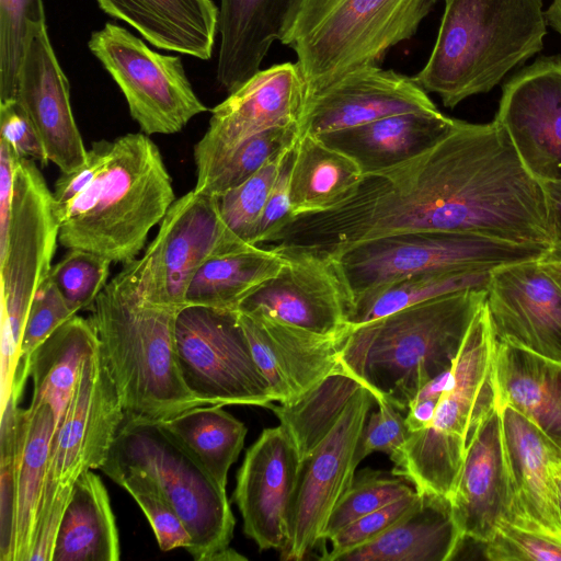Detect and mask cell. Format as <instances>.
<instances>
[{
    "mask_svg": "<svg viewBox=\"0 0 561 561\" xmlns=\"http://www.w3.org/2000/svg\"><path fill=\"white\" fill-rule=\"evenodd\" d=\"M447 231L525 244H552L546 192L504 128L458 121L417 159L366 175L335 206L295 217L272 240L283 254L334 259L389 234Z\"/></svg>",
    "mask_w": 561,
    "mask_h": 561,
    "instance_id": "6da1fadb",
    "label": "cell"
},
{
    "mask_svg": "<svg viewBox=\"0 0 561 561\" xmlns=\"http://www.w3.org/2000/svg\"><path fill=\"white\" fill-rule=\"evenodd\" d=\"M485 298L486 289L461 290L353 328L341 344L340 365L375 402L408 410L425 383L453 367Z\"/></svg>",
    "mask_w": 561,
    "mask_h": 561,
    "instance_id": "7a4b0ae2",
    "label": "cell"
},
{
    "mask_svg": "<svg viewBox=\"0 0 561 561\" xmlns=\"http://www.w3.org/2000/svg\"><path fill=\"white\" fill-rule=\"evenodd\" d=\"M171 175L157 145L144 133L110 141L90 185L57 208L58 242L112 263L137 259L148 233L175 201Z\"/></svg>",
    "mask_w": 561,
    "mask_h": 561,
    "instance_id": "3957f363",
    "label": "cell"
},
{
    "mask_svg": "<svg viewBox=\"0 0 561 561\" xmlns=\"http://www.w3.org/2000/svg\"><path fill=\"white\" fill-rule=\"evenodd\" d=\"M125 417L161 422L205 405L184 385L175 354L179 310L141 302L121 271L90 308Z\"/></svg>",
    "mask_w": 561,
    "mask_h": 561,
    "instance_id": "277c9868",
    "label": "cell"
},
{
    "mask_svg": "<svg viewBox=\"0 0 561 561\" xmlns=\"http://www.w3.org/2000/svg\"><path fill=\"white\" fill-rule=\"evenodd\" d=\"M546 26L541 0H445L430 58L413 79L453 108L539 53Z\"/></svg>",
    "mask_w": 561,
    "mask_h": 561,
    "instance_id": "5b68a950",
    "label": "cell"
},
{
    "mask_svg": "<svg viewBox=\"0 0 561 561\" xmlns=\"http://www.w3.org/2000/svg\"><path fill=\"white\" fill-rule=\"evenodd\" d=\"M496 345L484 301L467 332L431 424L409 433L391 459L393 474L409 481L419 494L451 499L471 443L500 403Z\"/></svg>",
    "mask_w": 561,
    "mask_h": 561,
    "instance_id": "8992f818",
    "label": "cell"
},
{
    "mask_svg": "<svg viewBox=\"0 0 561 561\" xmlns=\"http://www.w3.org/2000/svg\"><path fill=\"white\" fill-rule=\"evenodd\" d=\"M438 0H294L279 34L296 51L308 93L377 66L410 39Z\"/></svg>",
    "mask_w": 561,
    "mask_h": 561,
    "instance_id": "52a82bcc",
    "label": "cell"
},
{
    "mask_svg": "<svg viewBox=\"0 0 561 561\" xmlns=\"http://www.w3.org/2000/svg\"><path fill=\"white\" fill-rule=\"evenodd\" d=\"M104 463L157 481L191 535L194 560H247L230 547L236 520L226 489L158 422L125 417Z\"/></svg>",
    "mask_w": 561,
    "mask_h": 561,
    "instance_id": "ba28073f",
    "label": "cell"
},
{
    "mask_svg": "<svg viewBox=\"0 0 561 561\" xmlns=\"http://www.w3.org/2000/svg\"><path fill=\"white\" fill-rule=\"evenodd\" d=\"M58 234L53 192L33 160L21 158L9 227L0 237L2 400L12 391L26 318L50 273Z\"/></svg>",
    "mask_w": 561,
    "mask_h": 561,
    "instance_id": "9c48e42d",
    "label": "cell"
},
{
    "mask_svg": "<svg viewBox=\"0 0 561 561\" xmlns=\"http://www.w3.org/2000/svg\"><path fill=\"white\" fill-rule=\"evenodd\" d=\"M476 233L411 231L366 240L332 259L352 302L365 293L426 272L496 267L538 260L550 248Z\"/></svg>",
    "mask_w": 561,
    "mask_h": 561,
    "instance_id": "30bf717a",
    "label": "cell"
},
{
    "mask_svg": "<svg viewBox=\"0 0 561 561\" xmlns=\"http://www.w3.org/2000/svg\"><path fill=\"white\" fill-rule=\"evenodd\" d=\"M140 259L123 272L138 299L147 305L180 310L188 286L210 259L245 249L226 226L216 196L194 188L176 198Z\"/></svg>",
    "mask_w": 561,
    "mask_h": 561,
    "instance_id": "8fae6325",
    "label": "cell"
},
{
    "mask_svg": "<svg viewBox=\"0 0 561 561\" xmlns=\"http://www.w3.org/2000/svg\"><path fill=\"white\" fill-rule=\"evenodd\" d=\"M174 343L182 380L204 404L268 408L273 402L237 311L182 307L175 318Z\"/></svg>",
    "mask_w": 561,
    "mask_h": 561,
    "instance_id": "7c38bea8",
    "label": "cell"
},
{
    "mask_svg": "<svg viewBox=\"0 0 561 561\" xmlns=\"http://www.w3.org/2000/svg\"><path fill=\"white\" fill-rule=\"evenodd\" d=\"M88 47L121 89L144 134L179 133L208 111L194 92L181 57L152 50L125 27L105 23L91 34Z\"/></svg>",
    "mask_w": 561,
    "mask_h": 561,
    "instance_id": "4fadbf2b",
    "label": "cell"
},
{
    "mask_svg": "<svg viewBox=\"0 0 561 561\" xmlns=\"http://www.w3.org/2000/svg\"><path fill=\"white\" fill-rule=\"evenodd\" d=\"M374 401L371 392L360 388L333 430L301 460L283 560H302L323 541L332 512L353 483L357 443Z\"/></svg>",
    "mask_w": 561,
    "mask_h": 561,
    "instance_id": "5bb4252c",
    "label": "cell"
},
{
    "mask_svg": "<svg viewBox=\"0 0 561 561\" xmlns=\"http://www.w3.org/2000/svg\"><path fill=\"white\" fill-rule=\"evenodd\" d=\"M307 82L297 62L259 70L211 108L208 128L193 149L196 181L203 180L250 137L299 124Z\"/></svg>",
    "mask_w": 561,
    "mask_h": 561,
    "instance_id": "9a60e30c",
    "label": "cell"
},
{
    "mask_svg": "<svg viewBox=\"0 0 561 561\" xmlns=\"http://www.w3.org/2000/svg\"><path fill=\"white\" fill-rule=\"evenodd\" d=\"M125 420V412L100 342L83 362L73 392L56 424L47 477L73 483L102 467Z\"/></svg>",
    "mask_w": 561,
    "mask_h": 561,
    "instance_id": "2e32d148",
    "label": "cell"
},
{
    "mask_svg": "<svg viewBox=\"0 0 561 561\" xmlns=\"http://www.w3.org/2000/svg\"><path fill=\"white\" fill-rule=\"evenodd\" d=\"M282 255L279 271L251 290L236 311L261 313L319 334L347 333L352 298L334 261L306 253Z\"/></svg>",
    "mask_w": 561,
    "mask_h": 561,
    "instance_id": "e0dca14e",
    "label": "cell"
},
{
    "mask_svg": "<svg viewBox=\"0 0 561 561\" xmlns=\"http://www.w3.org/2000/svg\"><path fill=\"white\" fill-rule=\"evenodd\" d=\"M541 183L561 182V58L542 57L503 88L494 118Z\"/></svg>",
    "mask_w": 561,
    "mask_h": 561,
    "instance_id": "ac0fdd59",
    "label": "cell"
},
{
    "mask_svg": "<svg viewBox=\"0 0 561 561\" xmlns=\"http://www.w3.org/2000/svg\"><path fill=\"white\" fill-rule=\"evenodd\" d=\"M301 459L279 424L263 430L247 450L237 474L233 500L243 531L260 550L285 547Z\"/></svg>",
    "mask_w": 561,
    "mask_h": 561,
    "instance_id": "d6986e66",
    "label": "cell"
},
{
    "mask_svg": "<svg viewBox=\"0 0 561 561\" xmlns=\"http://www.w3.org/2000/svg\"><path fill=\"white\" fill-rule=\"evenodd\" d=\"M538 260L494 268L485 304L497 341L561 363V288Z\"/></svg>",
    "mask_w": 561,
    "mask_h": 561,
    "instance_id": "ffe728a7",
    "label": "cell"
},
{
    "mask_svg": "<svg viewBox=\"0 0 561 561\" xmlns=\"http://www.w3.org/2000/svg\"><path fill=\"white\" fill-rule=\"evenodd\" d=\"M435 111L436 105L413 78L365 66L307 93L299 133L300 137H317L396 114Z\"/></svg>",
    "mask_w": 561,
    "mask_h": 561,
    "instance_id": "44dd1931",
    "label": "cell"
},
{
    "mask_svg": "<svg viewBox=\"0 0 561 561\" xmlns=\"http://www.w3.org/2000/svg\"><path fill=\"white\" fill-rule=\"evenodd\" d=\"M237 314L272 401L293 404L329 375L343 371L339 352L347 333L319 334L261 313Z\"/></svg>",
    "mask_w": 561,
    "mask_h": 561,
    "instance_id": "7402d4cb",
    "label": "cell"
},
{
    "mask_svg": "<svg viewBox=\"0 0 561 561\" xmlns=\"http://www.w3.org/2000/svg\"><path fill=\"white\" fill-rule=\"evenodd\" d=\"M16 100L34 123L48 161L61 173H70L85 163L88 149L73 117L69 81L55 55L46 24L32 31Z\"/></svg>",
    "mask_w": 561,
    "mask_h": 561,
    "instance_id": "603a6c76",
    "label": "cell"
},
{
    "mask_svg": "<svg viewBox=\"0 0 561 561\" xmlns=\"http://www.w3.org/2000/svg\"><path fill=\"white\" fill-rule=\"evenodd\" d=\"M450 503L465 539L484 543L502 522H515L514 489L500 403L468 449Z\"/></svg>",
    "mask_w": 561,
    "mask_h": 561,
    "instance_id": "cb8c5ba5",
    "label": "cell"
},
{
    "mask_svg": "<svg viewBox=\"0 0 561 561\" xmlns=\"http://www.w3.org/2000/svg\"><path fill=\"white\" fill-rule=\"evenodd\" d=\"M500 405L515 497L514 525L561 541V518L551 471V462L561 450L519 411Z\"/></svg>",
    "mask_w": 561,
    "mask_h": 561,
    "instance_id": "d4e9b609",
    "label": "cell"
},
{
    "mask_svg": "<svg viewBox=\"0 0 561 561\" xmlns=\"http://www.w3.org/2000/svg\"><path fill=\"white\" fill-rule=\"evenodd\" d=\"M439 111L396 114L317 136L350 157L364 176L400 168L432 149L456 126Z\"/></svg>",
    "mask_w": 561,
    "mask_h": 561,
    "instance_id": "484cf974",
    "label": "cell"
},
{
    "mask_svg": "<svg viewBox=\"0 0 561 561\" xmlns=\"http://www.w3.org/2000/svg\"><path fill=\"white\" fill-rule=\"evenodd\" d=\"M113 19L135 28L157 48L208 60L218 32L213 0H96Z\"/></svg>",
    "mask_w": 561,
    "mask_h": 561,
    "instance_id": "4316f807",
    "label": "cell"
},
{
    "mask_svg": "<svg viewBox=\"0 0 561 561\" xmlns=\"http://www.w3.org/2000/svg\"><path fill=\"white\" fill-rule=\"evenodd\" d=\"M294 0H220L216 79L233 92L261 65L286 21Z\"/></svg>",
    "mask_w": 561,
    "mask_h": 561,
    "instance_id": "83f0119b",
    "label": "cell"
},
{
    "mask_svg": "<svg viewBox=\"0 0 561 561\" xmlns=\"http://www.w3.org/2000/svg\"><path fill=\"white\" fill-rule=\"evenodd\" d=\"M419 504L371 542L346 553L343 561H449L463 537L450 500L420 494Z\"/></svg>",
    "mask_w": 561,
    "mask_h": 561,
    "instance_id": "f1b7e54d",
    "label": "cell"
},
{
    "mask_svg": "<svg viewBox=\"0 0 561 561\" xmlns=\"http://www.w3.org/2000/svg\"><path fill=\"white\" fill-rule=\"evenodd\" d=\"M495 371L500 403L519 411L561 450V363L497 341Z\"/></svg>",
    "mask_w": 561,
    "mask_h": 561,
    "instance_id": "f546056e",
    "label": "cell"
},
{
    "mask_svg": "<svg viewBox=\"0 0 561 561\" xmlns=\"http://www.w3.org/2000/svg\"><path fill=\"white\" fill-rule=\"evenodd\" d=\"M118 530L108 493L92 470L72 483L51 561H117Z\"/></svg>",
    "mask_w": 561,
    "mask_h": 561,
    "instance_id": "4dcf8cb0",
    "label": "cell"
},
{
    "mask_svg": "<svg viewBox=\"0 0 561 561\" xmlns=\"http://www.w3.org/2000/svg\"><path fill=\"white\" fill-rule=\"evenodd\" d=\"M57 419L46 403L31 404L20 435L14 468V536L12 561H28L32 535L48 473Z\"/></svg>",
    "mask_w": 561,
    "mask_h": 561,
    "instance_id": "1f68e13d",
    "label": "cell"
},
{
    "mask_svg": "<svg viewBox=\"0 0 561 561\" xmlns=\"http://www.w3.org/2000/svg\"><path fill=\"white\" fill-rule=\"evenodd\" d=\"M98 345L99 339L90 320L78 313L58 327L26 363V376L33 385L31 404L48 403L58 422L83 362Z\"/></svg>",
    "mask_w": 561,
    "mask_h": 561,
    "instance_id": "d6a6232c",
    "label": "cell"
},
{
    "mask_svg": "<svg viewBox=\"0 0 561 561\" xmlns=\"http://www.w3.org/2000/svg\"><path fill=\"white\" fill-rule=\"evenodd\" d=\"M363 178L350 157L314 136L300 137L289 181L294 218L335 206L355 192Z\"/></svg>",
    "mask_w": 561,
    "mask_h": 561,
    "instance_id": "836d02e7",
    "label": "cell"
},
{
    "mask_svg": "<svg viewBox=\"0 0 561 561\" xmlns=\"http://www.w3.org/2000/svg\"><path fill=\"white\" fill-rule=\"evenodd\" d=\"M285 259L276 250L249 247L206 262L192 279L184 306L234 310L255 287L274 276Z\"/></svg>",
    "mask_w": 561,
    "mask_h": 561,
    "instance_id": "e575fe53",
    "label": "cell"
},
{
    "mask_svg": "<svg viewBox=\"0 0 561 561\" xmlns=\"http://www.w3.org/2000/svg\"><path fill=\"white\" fill-rule=\"evenodd\" d=\"M158 423L226 489L228 471L238 459L248 432L242 422L222 405L205 404Z\"/></svg>",
    "mask_w": 561,
    "mask_h": 561,
    "instance_id": "d590c367",
    "label": "cell"
},
{
    "mask_svg": "<svg viewBox=\"0 0 561 561\" xmlns=\"http://www.w3.org/2000/svg\"><path fill=\"white\" fill-rule=\"evenodd\" d=\"M492 271L453 270L410 275L354 299L348 330L403 308L467 289H486Z\"/></svg>",
    "mask_w": 561,
    "mask_h": 561,
    "instance_id": "8d00e7d4",
    "label": "cell"
},
{
    "mask_svg": "<svg viewBox=\"0 0 561 561\" xmlns=\"http://www.w3.org/2000/svg\"><path fill=\"white\" fill-rule=\"evenodd\" d=\"M364 386L345 371L329 375L289 405L270 404L305 459L333 430L344 410Z\"/></svg>",
    "mask_w": 561,
    "mask_h": 561,
    "instance_id": "74e56055",
    "label": "cell"
},
{
    "mask_svg": "<svg viewBox=\"0 0 561 561\" xmlns=\"http://www.w3.org/2000/svg\"><path fill=\"white\" fill-rule=\"evenodd\" d=\"M299 138V124L273 127L256 134L242 142L203 180L196 181L194 190L220 197L294 148Z\"/></svg>",
    "mask_w": 561,
    "mask_h": 561,
    "instance_id": "f35d334b",
    "label": "cell"
},
{
    "mask_svg": "<svg viewBox=\"0 0 561 561\" xmlns=\"http://www.w3.org/2000/svg\"><path fill=\"white\" fill-rule=\"evenodd\" d=\"M100 470L134 497L162 551L190 549L192 538L187 528L152 477L136 468L111 463H103Z\"/></svg>",
    "mask_w": 561,
    "mask_h": 561,
    "instance_id": "ab89813d",
    "label": "cell"
},
{
    "mask_svg": "<svg viewBox=\"0 0 561 561\" xmlns=\"http://www.w3.org/2000/svg\"><path fill=\"white\" fill-rule=\"evenodd\" d=\"M44 24L43 0H0V102L16 99L28 39Z\"/></svg>",
    "mask_w": 561,
    "mask_h": 561,
    "instance_id": "60d3db41",
    "label": "cell"
},
{
    "mask_svg": "<svg viewBox=\"0 0 561 561\" xmlns=\"http://www.w3.org/2000/svg\"><path fill=\"white\" fill-rule=\"evenodd\" d=\"M415 492V488L403 478H393L378 470H360L332 512L323 531V541L364 515Z\"/></svg>",
    "mask_w": 561,
    "mask_h": 561,
    "instance_id": "b9f144b4",
    "label": "cell"
},
{
    "mask_svg": "<svg viewBox=\"0 0 561 561\" xmlns=\"http://www.w3.org/2000/svg\"><path fill=\"white\" fill-rule=\"evenodd\" d=\"M285 154L268 162L244 183L218 197L226 226L247 245H255L257 227Z\"/></svg>",
    "mask_w": 561,
    "mask_h": 561,
    "instance_id": "7bdbcfd3",
    "label": "cell"
},
{
    "mask_svg": "<svg viewBox=\"0 0 561 561\" xmlns=\"http://www.w3.org/2000/svg\"><path fill=\"white\" fill-rule=\"evenodd\" d=\"M111 261L93 252L68 249L51 266L49 276L69 307L78 313L89 309L107 284Z\"/></svg>",
    "mask_w": 561,
    "mask_h": 561,
    "instance_id": "ee69618b",
    "label": "cell"
},
{
    "mask_svg": "<svg viewBox=\"0 0 561 561\" xmlns=\"http://www.w3.org/2000/svg\"><path fill=\"white\" fill-rule=\"evenodd\" d=\"M77 314L48 275L32 301L20 346L19 365L11 393L21 398L32 353L62 323Z\"/></svg>",
    "mask_w": 561,
    "mask_h": 561,
    "instance_id": "f6af8a7d",
    "label": "cell"
},
{
    "mask_svg": "<svg viewBox=\"0 0 561 561\" xmlns=\"http://www.w3.org/2000/svg\"><path fill=\"white\" fill-rule=\"evenodd\" d=\"M490 561H561V541L549 535L502 522L483 543Z\"/></svg>",
    "mask_w": 561,
    "mask_h": 561,
    "instance_id": "bcb514c9",
    "label": "cell"
},
{
    "mask_svg": "<svg viewBox=\"0 0 561 561\" xmlns=\"http://www.w3.org/2000/svg\"><path fill=\"white\" fill-rule=\"evenodd\" d=\"M420 500L421 495L416 491L356 519L328 539L331 550L323 551L321 559L341 560L346 553L371 542L410 513Z\"/></svg>",
    "mask_w": 561,
    "mask_h": 561,
    "instance_id": "7dc6e473",
    "label": "cell"
},
{
    "mask_svg": "<svg viewBox=\"0 0 561 561\" xmlns=\"http://www.w3.org/2000/svg\"><path fill=\"white\" fill-rule=\"evenodd\" d=\"M378 410L366 419L355 458L357 465L375 451H382L392 459L403 447L409 430L400 410L386 400L376 401Z\"/></svg>",
    "mask_w": 561,
    "mask_h": 561,
    "instance_id": "c3c4849f",
    "label": "cell"
},
{
    "mask_svg": "<svg viewBox=\"0 0 561 561\" xmlns=\"http://www.w3.org/2000/svg\"><path fill=\"white\" fill-rule=\"evenodd\" d=\"M72 483H58L47 477L32 535L28 561H51L60 523Z\"/></svg>",
    "mask_w": 561,
    "mask_h": 561,
    "instance_id": "681fc988",
    "label": "cell"
},
{
    "mask_svg": "<svg viewBox=\"0 0 561 561\" xmlns=\"http://www.w3.org/2000/svg\"><path fill=\"white\" fill-rule=\"evenodd\" d=\"M0 138L8 141L20 158L48 162L41 136L16 99L0 102Z\"/></svg>",
    "mask_w": 561,
    "mask_h": 561,
    "instance_id": "f907efd6",
    "label": "cell"
},
{
    "mask_svg": "<svg viewBox=\"0 0 561 561\" xmlns=\"http://www.w3.org/2000/svg\"><path fill=\"white\" fill-rule=\"evenodd\" d=\"M295 148L296 146L284 156L257 227L255 245L271 242L294 219L290 206L289 181Z\"/></svg>",
    "mask_w": 561,
    "mask_h": 561,
    "instance_id": "816d5d0a",
    "label": "cell"
},
{
    "mask_svg": "<svg viewBox=\"0 0 561 561\" xmlns=\"http://www.w3.org/2000/svg\"><path fill=\"white\" fill-rule=\"evenodd\" d=\"M110 140H100L92 144L88 150L85 163L70 172L61 173L54 186V201L56 207H62L80 193H82L93 181L96 173L104 163L108 153Z\"/></svg>",
    "mask_w": 561,
    "mask_h": 561,
    "instance_id": "f5cc1de1",
    "label": "cell"
},
{
    "mask_svg": "<svg viewBox=\"0 0 561 561\" xmlns=\"http://www.w3.org/2000/svg\"><path fill=\"white\" fill-rule=\"evenodd\" d=\"M20 159L12 146L0 138V237L5 234L9 227L14 178Z\"/></svg>",
    "mask_w": 561,
    "mask_h": 561,
    "instance_id": "db71d44e",
    "label": "cell"
},
{
    "mask_svg": "<svg viewBox=\"0 0 561 561\" xmlns=\"http://www.w3.org/2000/svg\"><path fill=\"white\" fill-rule=\"evenodd\" d=\"M438 400L437 398H422L413 399L410 402L405 416L409 433L421 431L431 424Z\"/></svg>",
    "mask_w": 561,
    "mask_h": 561,
    "instance_id": "11a10c76",
    "label": "cell"
},
{
    "mask_svg": "<svg viewBox=\"0 0 561 561\" xmlns=\"http://www.w3.org/2000/svg\"><path fill=\"white\" fill-rule=\"evenodd\" d=\"M546 192L553 247L561 248V182L542 183Z\"/></svg>",
    "mask_w": 561,
    "mask_h": 561,
    "instance_id": "9f6ffc18",
    "label": "cell"
},
{
    "mask_svg": "<svg viewBox=\"0 0 561 561\" xmlns=\"http://www.w3.org/2000/svg\"><path fill=\"white\" fill-rule=\"evenodd\" d=\"M538 262L561 288V248L551 245Z\"/></svg>",
    "mask_w": 561,
    "mask_h": 561,
    "instance_id": "6f0895ef",
    "label": "cell"
},
{
    "mask_svg": "<svg viewBox=\"0 0 561 561\" xmlns=\"http://www.w3.org/2000/svg\"><path fill=\"white\" fill-rule=\"evenodd\" d=\"M547 24L552 26L561 36V0H552L547 11H545Z\"/></svg>",
    "mask_w": 561,
    "mask_h": 561,
    "instance_id": "680465c9",
    "label": "cell"
},
{
    "mask_svg": "<svg viewBox=\"0 0 561 561\" xmlns=\"http://www.w3.org/2000/svg\"><path fill=\"white\" fill-rule=\"evenodd\" d=\"M551 471L556 483L559 513L561 518V455L557 456L551 462Z\"/></svg>",
    "mask_w": 561,
    "mask_h": 561,
    "instance_id": "91938a15",
    "label": "cell"
}]
</instances>
